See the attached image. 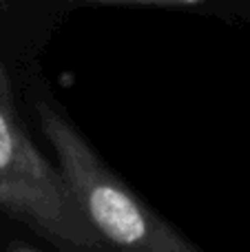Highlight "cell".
I'll list each match as a JSON object with an SVG mask.
<instances>
[{"label":"cell","mask_w":250,"mask_h":252,"mask_svg":"<svg viewBox=\"0 0 250 252\" xmlns=\"http://www.w3.org/2000/svg\"><path fill=\"white\" fill-rule=\"evenodd\" d=\"M95 4H159V7H175V4H199L204 0H89Z\"/></svg>","instance_id":"cell-3"},{"label":"cell","mask_w":250,"mask_h":252,"mask_svg":"<svg viewBox=\"0 0 250 252\" xmlns=\"http://www.w3.org/2000/svg\"><path fill=\"white\" fill-rule=\"evenodd\" d=\"M0 210L60 250L106 248L62 170L44 159L4 106H0Z\"/></svg>","instance_id":"cell-2"},{"label":"cell","mask_w":250,"mask_h":252,"mask_svg":"<svg viewBox=\"0 0 250 252\" xmlns=\"http://www.w3.org/2000/svg\"><path fill=\"white\" fill-rule=\"evenodd\" d=\"M38 115L75 201L106 246L135 252H197V246L133 195L56 106L38 104Z\"/></svg>","instance_id":"cell-1"},{"label":"cell","mask_w":250,"mask_h":252,"mask_svg":"<svg viewBox=\"0 0 250 252\" xmlns=\"http://www.w3.org/2000/svg\"><path fill=\"white\" fill-rule=\"evenodd\" d=\"M0 102H2V104L11 102V87H9V75H7V71H4L2 60H0Z\"/></svg>","instance_id":"cell-4"}]
</instances>
